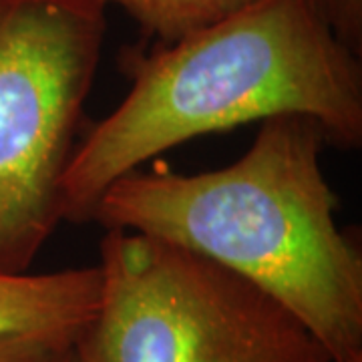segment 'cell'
<instances>
[{"label":"cell","instance_id":"10","mask_svg":"<svg viewBox=\"0 0 362 362\" xmlns=\"http://www.w3.org/2000/svg\"><path fill=\"white\" fill-rule=\"evenodd\" d=\"M340 362H362V354H358V356H352V358H346V361H340Z\"/></svg>","mask_w":362,"mask_h":362},{"label":"cell","instance_id":"1","mask_svg":"<svg viewBox=\"0 0 362 362\" xmlns=\"http://www.w3.org/2000/svg\"><path fill=\"white\" fill-rule=\"evenodd\" d=\"M326 145L312 119L272 117L232 165L125 173L90 221L163 240L242 276L292 312L332 362L346 361L362 354V252L338 226Z\"/></svg>","mask_w":362,"mask_h":362},{"label":"cell","instance_id":"7","mask_svg":"<svg viewBox=\"0 0 362 362\" xmlns=\"http://www.w3.org/2000/svg\"><path fill=\"white\" fill-rule=\"evenodd\" d=\"M316 13L350 51L362 57V0H310Z\"/></svg>","mask_w":362,"mask_h":362},{"label":"cell","instance_id":"5","mask_svg":"<svg viewBox=\"0 0 362 362\" xmlns=\"http://www.w3.org/2000/svg\"><path fill=\"white\" fill-rule=\"evenodd\" d=\"M101 292L99 266L0 274V337L42 334L77 342Z\"/></svg>","mask_w":362,"mask_h":362},{"label":"cell","instance_id":"6","mask_svg":"<svg viewBox=\"0 0 362 362\" xmlns=\"http://www.w3.org/2000/svg\"><path fill=\"white\" fill-rule=\"evenodd\" d=\"M103 6L115 4L143 30L171 45L202 28L216 25L254 0H99Z\"/></svg>","mask_w":362,"mask_h":362},{"label":"cell","instance_id":"2","mask_svg":"<svg viewBox=\"0 0 362 362\" xmlns=\"http://www.w3.org/2000/svg\"><path fill=\"white\" fill-rule=\"evenodd\" d=\"M131 87L78 139L63 181L65 221L87 223L125 173L183 143L280 115L312 119L326 143L362 145V57L310 0H254L153 51H129Z\"/></svg>","mask_w":362,"mask_h":362},{"label":"cell","instance_id":"3","mask_svg":"<svg viewBox=\"0 0 362 362\" xmlns=\"http://www.w3.org/2000/svg\"><path fill=\"white\" fill-rule=\"evenodd\" d=\"M99 254L81 362H332L292 312L211 259L123 230Z\"/></svg>","mask_w":362,"mask_h":362},{"label":"cell","instance_id":"8","mask_svg":"<svg viewBox=\"0 0 362 362\" xmlns=\"http://www.w3.org/2000/svg\"><path fill=\"white\" fill-rule=\"evenodd\" d=\"M75 342L42 334L0 337V362H54V358Z\"/></svg>","mask_w":362,"mask_h":362},{"label":"cell","instance_id":"4","mask_svg":"<svg viewBox=\"0 0 362 362\" xmlns=\"http://www.w3.org/2000/svg\"><path fill=\"white\" fill-rule=\"evenodd\" d=\"M105 11L99 0H0V274L30 272L65 221Z\"/></svg>","mask_w":362,"mask_h":362},{"label":"cell","instance_id":"9","mask_svg":"<svg viewBox=\"0 0 362 362\" xmlns=\"http://www.w3.org/2000/svg\"><path fill=\"white\" fill-rule=\"evenodd\" d=\"M54 362H81L78 361V354H77V349H75V344H73V346H69L66 350H63V352L54 358Z\"/></svg>","mask_w":362,"mask_h":362}]
</instances>
